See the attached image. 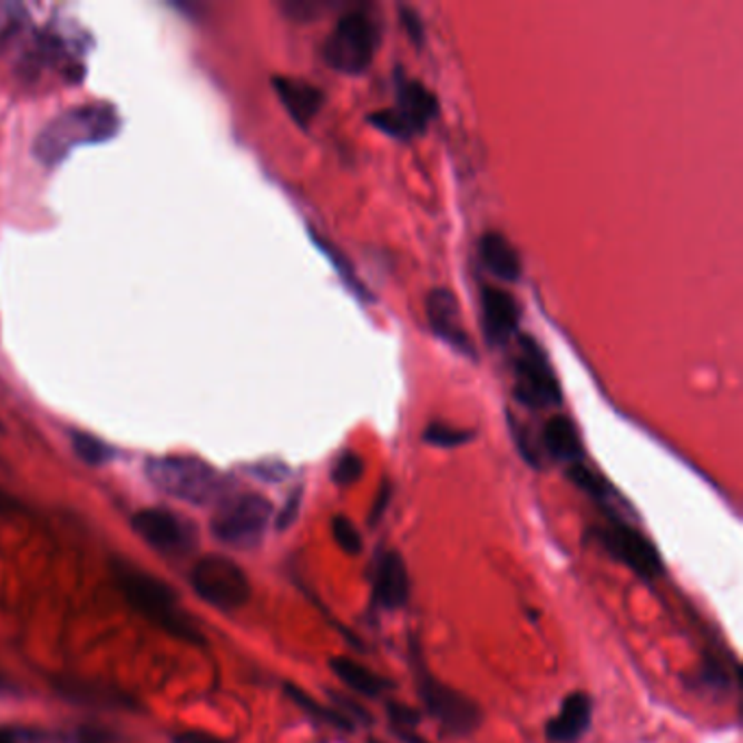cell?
Returning a JSON list of instances; mask_svg holds the SVG:
<instances>
[{"mask_svg": "<svg viewBox=\"0 0 743 743\" xmlns=\"http://www.w3.org/2000/svg\"><path fill=\"white\" fill-rule=\"evenodd\" d=\"M373 743H380V742H373Z\"/></svg>", "mask_w": 743, "mask_h": 743, "instance_id": "obj_39", "label": "cell"}, {"mask_svg": "<svg viewBox=\"0 0 743 743\" xmlns=\"http://www.w3.org/2000/svg\"><path fill=\"white\" fill-rule=\"evenodd\" d=\"M273 519V504L257 493L229 497L212 519L214 537L227 547L251 549L260 546Z\"/></svg>", "mask_w": 743, "mask_h": 743, "instance_id": "obj_7", "label": "cell"}, {"mask_svg": "<svg viewBox=\"0 0 743 743\" xmlns=\"http://www.w3.org/2000/svg\"><path fill=\"white\" fill-rule=\"evenodd\" d=\"M439 114V99L417 79L397 81V105L369 114V123L384 136L408 143L421 136Z\"/></svg>", "mask_w": 743, "mask_h": 743, "instance_id": "obj_6", "label": "cell"}, {"mask_svg": "<svg viewBox=\"0 0 743 743\" xmlns=\"http://www.w3.org/2000/svg\"><path fill=\"white\" fill-rule=\"evenodd\" d=\"M134 530L153 549L168 556H184L197 544L195 526L164 508H147L134 517Z\"/></svg>", "mask_w": 743, "mask_h": 743, "instance_id": "obj_11", "label": "cell"}, {"mask_svg": "<svg viewBox=\"0 0 743 743\" xmlns=\"http://www.w3.org/2000/svg\"><path fill=\"white\" fill-rule=\"evenodd\" d=\"M332 535L336 546L341 547L349 556H358L364 549V541L360 530L355 528V524L345 517V515H336L332 521Z\"/></svg>", "mask_w": 743, "mask_h": 743, "instance_id": "obj_26", "label": "cell"}, {"mask_svg": "<svg viewBox=\"0 0 743 743\" xmlns=\"http://www.w3.org/2000/svg\"><path fill=\"white\" fill-rule=\"evenodd\" d=\"M175 743H225L223 740H218V737H214V735H207V733H201V731H188V733H182V735H177L175 740H173Z\"/></svg>", "mask_w": 743, "mask_h": 743, "instance_id": "obj_34", "label": "cell"}, {"mask_svg": "<svg viewBox=\"0 0 743 743\" xmlns=\"http://www.w3.org/2000/svg\"><path fill=\"white\" fill-rule=\"evenodd\" d=\"M480 257L487 271L501 282L515 284L521 280V260L515 247L497 232H489L480 238Z\"/></svg>", "mask_w": 743, "mask_h": 743, "instance_id": "obj_18", "label": "cell"}, {"mask_svg": "<svg viewBox=\"0 0 743 743\" xmlns=\"http://www.w3.org/2000/svg\"><path fill=\"white\" fill-rule=\"evenodd\" d=\"M0 743H16V735L9 731H0Z\"/></svg>", "mask_w": 743, "mask_h": 743, "instance_id": "obj_36", "label": "cell"}, {"mask_svg": "<svg viewBox=\"0 0 743 743\" xmlns=\"http://www.w3.org/2000/svg\"><path fill=\"white\" fill-rule=\"evenodd\" d=\"M380 47V31L373 18L360 9L339 18L330 38L323 45V59L341 75H364Z\"/></svg>", "mask_w": 743, "mask_h": 743, "instance_id": "obj_4", "label": "cell"}, {"mask_svg": "<svg viewBox=\"0 0 743 743\" xmlns=\"http://www.w3.org/2000/svg\"><path fill=\"white\" fill-rule=\"evenodd\" d=\"M120 131V116L111 105H79L55 116L33 143L36 157L47 166H59L72 150L100 145Z\"/></svg>", "mask_w": 743, "mask_h": 743, "instance_id": "obj_1", "label": "cell"}, {"mask_svg": "<svg viewBox=\"0 0 743 743\" xmlns=\"http://www.w3.org/2000/svg\"><path fill=\"white\" fill-rule=\"evenodd\" d=\"M147 478L155 489L182 501L205 506L223 493V476L195 456H164L147 462Z\"/></svg>", "mask_w": 743, "mask_h": 743, "instance_id": "obj_3", "label": "cell"}, {"mask_svg": "<svg viewBox=\"0 0 743 743\" xmlns=\"http://www.w3.org/2000/svg\"><path fill=\"white\" fill-rule=\"evenodd\" d=\"M414 678H417V692L426 711L437 722H441V726L451 735L462 737L480 729L482 708L476 700L434 678L432 672L421 661L414 663Z\"/></svg>", "mask_w": 743, "mask_h": 743, "instance_id": "obj_8", "label": "cell"}, {"mask_svg": "<svg viewBox=\"0 0 743 743\" xmlns=\"http://www.w3.org/2000/svg\"><path fill=\"white\" fill-rule=\"evenodd\" d=\"M393 733H395L397 737L403 743H430L426 742L423 737H419L414 731H393Z\"/></svg>", "mask_w": 743, "mask_h": 743, "instance_id": "obj_35", "label": "cell"}, {"mask_svg": "<svg viewBox=\"0 0 743 743\" xmlns=\"http://www.w3.org/2000/svg\"><path fill=\"white\" fill-rule=\"evenodd\" d=\"M594 702L583 692L567 695L556 717L547 722L546 737L549 743H578L592 729Z\"/></svg>", "mask_w": 743, "mask_h": 743, "instance_id": "obj_15", "label": "cell"}, {"mask_svg": "<svg viewBox=\"0 0 743 743\" xmlns=\"http://www.w3.org/2000/svg\"><path fill=\"white\" fill-rule=\"evenodd\" d=\"M473 439V432L469 430H460V428H451L441 421L430 423L423 430V441L428 446L441 447V449H453V447L465 446Z\"/></svg>", "mask_w": 743, "mask_h": 743, "instance_id": "obj_25", "label": "cell"}, {"mask_svg": "<svg viewBox=\"0 0 743 743\" xmlns=\"http://www.w3.org/2000/svg\"><path fill=\"white\" fill-rule=\"evenodd\" d=\"M116 585L125 599L159 630L188 644H203V635L162 580L129 565H116Z\"/></svg>", "mask_w": 743, "mask_h": 743, "instance_id": "obj_2", "label": "cell"}, {"mask_svg": "<svg viewBox=\"0 0 743 743\" xmlns=\"http://www.w3.org/2000/svg\"><path fill=\"white\" fill-rule=\"evenodd\" d=\"M299 506H301V489H297L293 496L289 497V501H286L284 510L280 512V517H277V528H280V530H286L289 526H293V524H295V519H297Z\"/></svg>", "mask_w": 743, "mask_h": 743, "instance_id": "obj_31", "label": "cell"}, {"mask_svg": "<svg viewBox=\"0 0 743 743\" xmlns=\"http://www.w3.org/2000/svg\"><path fill=\"white\" fill-rule=\"evenodd\" d=\"M0 687H4V681H2V676H0Z\"/></svg>", "mask_w": 743, "mask_h": 743, "instance_id": "obj_38", "label": "cell"}, {"mask_svg": "<svg viewBox=\"0 0 743 743\" xmlns=\"http://www.w3.org/2000/svg\"><path fill=\"white\" fill-rule=\"evenodd\" d=\"M391 497H393V487H391V482H389V480H384V482H382V487H380L378 499H375V504H373V508H371V517H369L371 526H375V521H380V517H382V512L387 510V506H389Z\"/></svg>", "mask_w": 743, "mask_h": 743, "instance_id": "obj_32", "label": "cell"}, {"mask_svg": "<svg viewBox=\"0 0 743 743\" xmlns=\"http://www.w3.org/2000/svg\"><path fill=\"white\" fill-rule=\"evenodd\" d=\"M426 312L434 336H439L446 345L458 351L460 355L476 360V345L462 325L460 305L451 291L434 289L426 299Z\"/></svg>", "mask_w": 743, "mask_h": 743, "instance_id": "obj_13", "label": "cell"}, {"mask_svg": "<svg viewBox=\"0 0 743 743\" xmlns=\"http://www.w3.org/2000/svg\"><path fill=\"white\" fill-rule=\"evenodd\" d=\"M567 478H569L580 491H585L587 496L594 497L595 501L606 510V515H613V512H610V499H617V493L613 491V487H610L602 476L595 473L594 469H589L585 462L569 465V469H567Z\"/></svg>", "mask_w": 743, "mask_h": 743, "instance_id": "obj_20", "label": "cell"}, {"mask_svg": "<svg viewBox=\"0 0 743 743\" xmlns=\"http://www.w3.org/2000/svg\"><path fill=\"white\" fill-rule=\"evenodd\" d=\"M364 473V460L355 453V451H345L336 458L334 467H332V480L339 487H349L353 482H358Z\"/></svg>", "mask_w": 743, "mask_h": 743, "instance_id": "obj_27", "label": "cell"}, {"mask_svg": "<svg viewBox=\"0 0 743 743\" xmlns=\"http://www.w3.org/2000/svg\"><path fill=\"white\" fill-rule=\"evenodd\" d=\"M193 587L203 602L221 610H236L251 597L247 574L227 556L207 554L193 569Z\"/></svg>", "mask_w": 743, "mask_h": 743, "instance_id": "obj_10", "label": "cell"}, {"mask_svg": "<svg viewBox=\"0 0 743 743\" xmlns=\"http://www.w3.org/2000/svg\"><path fill=\"white\" fill-rule=\"evenodd\" d=\"M702 681H704V685H708V687H720V690L729 687V674H726L722 661L713 658V654H706V656H704Z\"/></svg>", "mask_w": 743, "mask_h": 743, "instance_id": "obj_29", "label": "cell"}, {"mask_svg": "<svg viewBox=\"0 0 743 743\" xmlns=\"http://www.w3.org/2000/svg\"><path fill=\"white\" fill-rule=\"evenodd\" d=\"M273 88L282 100L284 109L289 111V116L297 123L301 129H307L310 123L319 116V111L325 105L323 90L307 84V81H301V79L275 77Z\"/></svg>", "mask_w": 743, "mask_h": 743, "instance_id": "obj_16", "label": "cell"}, {"mask_svg": "<svg viewBox=\"0 0 743 743\" xmlns=\"http://www.w3.org/2000/svg\"><path fill=\"white\" fill-rule=\"evenodd\" d=\"M310 236H312L314 245L321 248V253L327 255V260H330L332 266L339 271V275H341V280L345 282V286H348L349 291H351L355 297L362 299V301H371L373 297H371L369 289L358 280V275H355V271H353V266H351L348 255L341 253V251L334 247L327 238H323V236H319V234H314V232H312Z\"/></svg>", "mask_w": 743, "mask_h": 743, "instance_id": "obj_21", "label": "cell"}, {"mask_svg": "<svg viewBox=\"0 0 743 743\" xmlns=\"http://www.w3.org/2000/svg\"><path fill=\"white\" fill-rule=\"evenodd\" d=\"M387 713L393 724V731H417L421 722V713L414 706H408L401 702H389Z\"/></svg>", "mask_w": 743, "mask_h": 743, "instance_id": "obj_28", "label": "cell"}, {"mask_svg": "<svg viewBox=\"0 0 743 743\" xmlns=\"http://www.w3.org/2000/svg\"><path fill=\"white\" fill-rule=\"evenodd\" d=\"M399 13H401V25H403L410 42L417 45V47H421L423 40H426V29H423V22H421V16L417 13V9L401 7Z\"/></svg>", "mask_w": 743, "mask_h": 743, "instance_id": "obj_30", "label": "cell"}, {"mask_svg": "<svg viewBox=\"0 0 743 743\" xmlns=\"http://www.w3.org/2000/svg\"><path fill=\"white\" fill-rule=\"evenodd\" d=\"M330 667L343 685H348L351 692L364 695V697H378L393 690V683L389 678L371 672L369 667H364L362 663L348 658V656H334L330 661Z\"/></svg>", "mask_w": 743, "mask_h": 743, "instance_id": "obj_19", "label": "cell"}, {"mask_svg": "<svg viewBox=\"0 0 743 743\" xmlns=\"http://www.w3.org/2000/svg\"><path fill=\"white\" fill-rule=\"evenodd\" d=\"M589 537L604 547L610 558L626 565L645 583H654L665 574V563L658 547L624 517L606 515V521L602 526H594Z\"/></svg>", "mask_w": 743, "mask_h": 743, "instance_id": "obj_5", "label": "cell"}, {"mask_svg": "<svg viewBox=\"0 0 743 743\" xmlns=\"http://www.w3.org/2000/svg\"><path fill=\"white\" fill-rule=\"evenodd\" d=\"M4 504H7V499H4V496H0V508H4Z\"/></svg>", "mask_w": 743, "mask_h": 743, "instance_id": "obj_37", "label": "cell"}, {"mask_svg": "<svg viewBox=\"0 0 743 743\" xmlns=\"http://www.w3.org/2000/svg\"><path fill=\"white\" fill-rule=\"evenodd\" d=\"M482 332L491 348L508 345L519 330V305L515 297L497 286L482 289Z\"/></svg>", "mask_w": 743, "mask_h": 743, "instance_id": "obj_14", "label": "cell"}, {"mask_svg": "<svg viewBox=\"0 0 743 743\" xmlns=\"http://www.w3.org/2000/svg\"><path fill=\"white\" fill-rule=\"evenodd\" d=\"M515 373V397L532 410H544L560 405L563 391L560 382L551 369L544 348L532 339L521 334L517 339V353L512 358Z\"/></svg>", "mask_w": 743, "mask_h": 743, "instance_id": "obj_9", "label": "cell"}, {"mask_svg": "<svg viewBox=\"0 0 743 743\" xmlns=\"http://www.w3.org/2000/svg\"><path fill=\"white\" fill-rule=\"evenodd\" d=\"M336 7V2H330V0H284L280 4L282 13L293 20V22H301V25H307V22H316L321 20L327 11H332Z\"/></svg>", "mask_w": 743, "mask_h": 743, "instance_id": "obj_23", "label": "cell"}, {"mask_svg": "<svg viewBox=\"0 0 743 743\" xmlns=\"http://www.w3.org/2000/svg\"><path fill=\"white\" fill-rule=\"evenodd\" d=\"M544 447L547 453L567 465H578L585 460V446L578 434V428L571 419L558 414L551 417L544 428Z\"/></svg>", "mask_w": 743, "mask_h": 743, "instance_id": "obj_17", "label": "cell"}, {"mask_svg": "<svg viewBox=\"0 0 743 743\" xmlns=\"http://www.w3.org/2000/svg\"><path fill=\"white\" fill-rule=\"evenodd\" d=\"M286 694L295 700V704H297L299 708H303L307 715L316 717L319 722H325V724H330V726H334V729H339V731H348V733L349 731H353L351 720L345 717L341 711H336V708H332V706H323V704H319L312 695L305 694L303 690H299L295 685H286Z\"/></svg>", "mask_w": 743, "mask_h": 743, "instance_id": "obj_22", "label": "cell"}, {"mask_svg": "<svg viewBox=\"0 0 743 743\" xmlns=\"http://www.w3.org/2000/svg\"><path fill=\"white\" fill-rule=\"evenodd\" d=\"M253 473H257L260 478H266L268 482H280V480L289 473V469L275 462V465H262V467H257Z\"/></svg>", "mask_w": 743, "mask_h": 743, "instance_id": "obj_33", "label": "cell"}, {"mask_svg": "<svg viewBox=\"0 0 743 743\" xmlns=\"http://www.w3.org/2000/svg\"><path fill=\"white\" fill-rule=\"evenodd\" d=\"M371 602L380 610H399L410 599V571L397 549L375 556L371 576Z\"/></svg>", "mask_w": 743, "mask_h": 743, "instance_id": "obj_12", "label": "cell"}, {"mask_svg": "<svg viewBox=\"0 0 743 743\" xmlns=\"http://www.w3.org/2000/svg\"><path fill=\"white\" fill-rule=\"evenodd\" d=\"M72 447L77 451V456L92 467H100L105 462H109L114 458V449L102 443L97 437L86 434V432H75L72 434Z\"/></svg>", "mask_w": 743, "mask_h": 743, "instance_id": "obj_24", "label": "cell"}]
</instances>
